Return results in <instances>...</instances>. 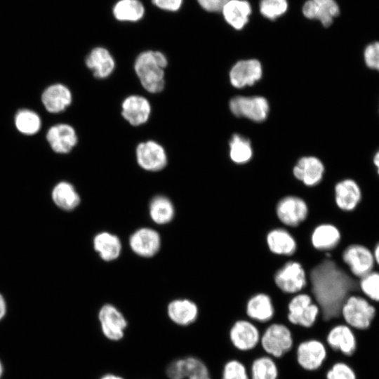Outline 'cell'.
<instances>
[{
    "mask_svg": "<svg viewBox=\"0 0 379 379\" xmlns=\"http://www.w3.org/2000/svg\"><path fill=\"white\" fill-rule=\"evenodd\" d=\"M308 285L304 293L310 294L320 310L323 322L344 323L340 311L355 281L330 258L322 259L307 272Z\"/></svg>",
    "mask_w": 379,
    "mask_h": 379,
    "instance_id": "cell-1",
    "label": "cell"
},
{
    "mask_svg": "<svg viewBox=\"0 0 379 379\" xmlns=\"http://www.w3.org/2000/svg\"><path fill=\"white\" fill-rule=\"evenodd\" d=\"M167 65L166 56L159 51H145L137 56L135 72L146 91L157 93L164 89V69Z\"/></svg>",
    "mask_w": 379,
    "mask_h": 379,
    "instance_id": "cell-2",
    "label": "cell"
},
{
    "mask_svg": "<svg viewBox=\"0 0 379 379\" xmlns=\"http://www.w3.org/2000/svg\"><path fill=\"white\" fill-rule=\"evenodd\" d=\"M376 314V307L359 295H349L342 305L340 316L345 324L356 330L370 327Z\"/></svg>",
    "mask_w": 379,
    "mask_h": 379,
    "instance_id": "cell-3",
    "label": "cell"
},
{
    "mask_svg": "<svg viewBox=\"0 0 379 379\" xmlns=\"http://www.w3.org/2000/svg\"><path fill=\"white\" fill-rule=\"evenodd\" d=\"M260 345L266 354L280 358L293 347L292 333L284 324H270L260 335Z\"/></svg>",
    "mask_w": 379,
    "mask_h": 379,
    "instance_id": "cell-4",
    "label": "cell"
},
{
    "mask_svg": "<svg viewBox=\"0 0 379 379\" xmlns=\"http://www.w3.org/2000/svg\"><path fill=\"white\" fill-rule=\"evenodd\" d=\"M274 281L283 293L293 295L302 293L308 285L305 269L299 262L292 260L286 261L275 272Z\"/></svg>",
    "mask_w": 379,
    "mask_h": 379,
    "instance_id": "cell-5",
    "label": "cell"
},
{
    "mask_svg": "<svg viewBox=\"0 0 379 379\" xmlns=\"http://www.w3.org/2000/svg\"><path fill=\"white\" fill-rule=\"evenodd\" d=\"M287 319L293 325L312 327L320 314V310L312 297L306 293L295 294L287 305Z\"/></svg>",
    "mask_w": 379,
    "mask_h": 379,
    "instance_id": "cell-6",
    "label": "cell"
},
{
    "mask_svg": "<svg viewBox=\"0 0 379 379\" xmlns=\"http://www.w3.org/2000/svg\"><path fill=\"white\" fill-rule=\"evenodd\" d=\"M275 213L285 227H296L307 219L309 208L306 201L301 197L286 195L277 203Z\"/></svg>",
    "mask_w": 379,
    "mask_h": 379,
    "instance_id": "cell-7",
    "label": "cell"
},
{
    "mask_svg": "<svg viewBox=\"0 0 379 379\" xmlns=\"http://www.w3.org/2000/svg\"><path fill=\"white\" fill-rule=\"evenodd\" d=\"M230 109L237 117L260 122L267 117L270 107L267 100L263 97L236 96L230 100Z\"/></svg>",
    "mask_w": 379,
    "mask_h": 379,
    "instance_id": "cell-8",
    "label": "cell"
},
{
    "mask_svg": "<svg viewBox=\"0 0 379 379\" xmlns=\"http://www.w3.org/2000/svg\"><path fill=\"white\" fill-rule=\"evenodd\" d=\"M229 337L235 349L247 352L259 345L260 333L253 321L248 319H238L232 326Z\"/></svg>",
    "mask_w": 379,
    "mask_h": 379,
    "instance_id": "cell-9",
    "label": "cell"
},
{
    "mask_svg": "<svg viewBox=\"0 0 379 379\" xmlns=\"http://www.w3.org/2000/svg\"><path fill=\"white\" fill-rule=\"evenodd\" d=\"M327 356L324 343L317 339H310L300 342L296 350V359L298 365L305 371H313L319 369Z\"/></svg>",
    "mask_w": 379,
    "mask_h": 379,
    "instance_id": "cell-10",
    "label": "cell"
},
{
    "mask_svg": "<svg viewBox=\"0 0 379 379\" xmlns=\"http://www.w3.org/2000/svg\"><path fill=\"white\" fill-rule=\"evenodd\" d=\"M138 165L145 171H159L167 164V155L162 145L147 140L138 144L135 150Z\"/></svg>",
    "mask_w": 379,
    "mask_h": 379,
    "instance_id": "cell-11",
    "label": "cell"
},
{
    "mask_svg": "<svg viewBox=\"0 0 379 379\" xmlns=\"http://www.w3.org/2000/svg\"><path fill=\"white\" fill-rule=\"evenodd\" d=\"M342 258L351 272L360 278L372 271L375 262L373 253L359 244L348 246L343 252Z\"/></svg>",
    "mask_w": 379,
    "mask_h": 379,
    "instance_id": "cell-12",
    "label": "cell"
},
{
    "mask_svg": "<svg viewBox=\"0 0 379 379\" xmlns=\"http://www.w3.org/2000/svg\"><path fill=\"white\" fill-rule=\"evenodd\" d=\"M324 345L333 351L352 356L357 348V339L353 329L345 323L333 326L328 332Z\"/></svg>",
    "mask_w": 379,
    "mask_h": 379,
    "instance_id": "cell-13",
    "label": "cell"
},
{
    "mask_svg": "<svg viewBox=\"0 0 379 379\" xmlns=\"http://www.w3.org/2000/svg\"><path fill=\"white\" fill-rule=\"evenodd\" d=\"M129 245L136 255L149 258L156 255L159 251L161 246V237L154 230L142 227L137 230L131 235Z\"/></svg>",
    "mask_w": 379,
    "mask_h": 379,
    "instance_id": "cell-14",
    "label": "cell"
},
{
    "mask_svg": "<svg viewBox=\"0 0 379 379\" xmlns=\"http://www.w3.org/2000/svg\"><path fill=\"white\" fill-rule=\"evenodd\" d=\"M302 12L306 18L317 20L327 27L339 15L340 8L335 0H307Z\"/></svg>",
    "mask_w": 379,
    "mask_h": 379,
    "instance_id": "cell-15",
    "label": "cell"
},
{
    "mask_svg": "<svg viewBox=\"0 0 379 379\" xmlns=\"http://www.w3.org/2000/svg\"><path fill=\"white\" fill-rule=\"evenodd\" d=\"M262 75V66L258 60H244L237 62L232 67L230 79L234 87L241 88L253 85L260 79Z\"/></svg>",
    "mask_w": 379,
    "mask_h": 379,
    "instance_id": "cell-16",
    "label": "cell"
},
{
    "mask_svg": "<svg viewBox=\"0 0 379 379\" xmlns=\"http://www.w3.org/2000/svg\"><path fill=\"white\" fill-rule=\"evenodd\" d=\"M102 333L109 339L119 340L124 336L127 321L124 315L112 305L106 304L99 311Z\"/></svg>",
    "mask_w": 379,
    "mask_h": 379,
    "instance_id": "cell-17",
    "label": "cell"
},
{
    "mask_svg": "<svg viewBox=\"0 0 379 379\" xmlns=\"http://www.w3.org/2000/svg\"><path fill=\"white\" fill-rule=\"evenodd\" d=\"M46 139L52 149L59 154L69 152L78 142L74 128L67 124L51 126L47 131Z\"/></svg>",
    "mask_w": 379,
    "mask_h": 379,
    "instance_id": "cell-18",
    "label": "cell"
},
{
    "mask_svg": "<svg viewBox=\"0 0 379 379\" xmlns=\"http://www.w3.org/2000/svg\"><path fill=\"white\" fill-rule=\"evenodd\" d=\"M151 109L149 102L138 95L128 96L121 104V115L130 124L135 126L147 121Z\"/></svg>",
    "mask_w": 379,
    "mask_h": 379,
    "instance_id": "cell-19",
    "label": "cell"
},
{
    "mask_svg": "<svg viewBox=\"0 0 379 379\" xmlns=\"http://www.w3.org/2000/svg\"><path fill=\"white\" fill-rule=\"evenodd\" d=\"M324 166L314 157H304L298 160L293 168L294 177L307 187H314L322 180Z\"/></svg>",
    "mask_w": 379,
    "mask_h": 379,
    "instance_id": "cell-20",
    "label": "cell"
},
{
    "mask_svg": "<svg viewBox=\"0 0 379 379\" xmlns=\"http://www.w3.org/2000/svg\"><path fill=\"white\" fill-rule=\"evenodd\" d=\"M166 374L171 379H185L210 374V372L201 359L190 356L170 364Z\"/></svg>",
    "mask_w": 379,
    "mask_h": 379,
    "instance_id": "cell-21",
    "label": "cell"
},
{
    "mask_svg": "<svg viewBox=\"0 0 379 379\" xmlns=\"http://www.w3.org/2000/svg\"><path fill=\"white\" fill-rule=\"evenodd\" d=\"M246 314L251 321L270 322L274 316V307L270 296L264 293L252 295L246 302Z\"/></svg>",
    "mask_w": 379,
    "mask_h": 379,
    "instance_id": "cell-22",
    "label": "cell"
},
{
    "mask_svg": "<svg viewBox=\"0 0 379 379\" xmlns=\"http://www.w3.org/2000/svg\"><path fill=\"white\" fill-rule=\"evenodd\" d=\"M86 65L98 79H106L115 68V61L110 52L105 47L93 48L86 58Z\"/></svg>",
    "mask_w": 379,
    "mask_h": 379,
    "instance_id": "cell-23",
    "label": "cell"
},
{
    "mask_svg": "<svg viewBox=\"0 0 379 379\" xmlns=\"http://www.w3.org/2000/svg\"><path fill=\"white\" fill-rule=\"evenodd\" d=\"M266 243L270 251L277 255L292 256L297 249L293 235L285 227H276L268 232Z\"/></svg>",
    "mask_w": 379,
    "mask_h": 379,
    "instance_id": "cell-24",
    "label": "cell"
},
{
    "mask_svg": "<svg viewBox=\"0 0 379 379\" xmlns=\"http://www.w3.org/2000/svg\"><path fill=\"white\" fill-rule=\"evenodd\" d=\"M341 234L338 228L331 223H321L312 232L310 241L313 248L321 252H330L340 243Z\"/></svg>",
    "mask_w": 379,
    "mask_h": 379,
    "instance_id": "cell-25",
    "label": "cell"
},
{
    "mask_svg": "<svg viewBox=\"0 0 379 379\" xmlns=\"http://www.w3.org/2000/svg\"><path fill=\"white\" fill-rule=\"evenodd\" d=\"M361 198V190L353 180H343L338 182L334 187V201L336 206L342 211L354 210Z\"/></svg>",
    "mask_w": 379,
    "mask_h": 379,
    "instance_id": "cell-26",
    "label": "cell"
},
{
    "mask_svg": "<svg viewBox=\"0 0 379 379\" xmlns=\"http://www.w3.org/2000/svg\"><path fill=\"white\" fill-rule=\"evenodd\" d=\"M41 101L48 112L59 113L71 104L72 95L66 86L55 84L44 90L41 95Z\"/></svg>",
    "mask_w": 379,
    "mask_h": 379,
    "instance_id": "cell-27",
    "label": "cell"
},
{
    "mask_svg": "<svg viewBox=\"0 0 379 379\" xmlns=\"http://www.w3.org/2000/svg\"><path fill=\"white\" fill-rule=\"evenodd\" d=\"M221 13L229 25L241 30L249 21L252 7L247 0H228Z\"/></svg>",
    "mask_w": 379,
    "mask_h": 379,
    "instance_id": "cell-28",
    "label": "cell"
},
{
    "mask_svg": "<svg viewBox=\"0 0 379 379\" xmlns=\"http://www.w3.org/2000/svg\"><path fill=\"white\" fill-rule=\"evenodd\" d=\"M199 308L196 302L189 299H178L168 305L170 319L180 326H189L198 319Z\"/></svg>",
    "mask_w": 379,
    "mask_h": 379,
    "instance_id": "cell-29",
    "label": "cell"
},
{
    "mask_svg": "<svg viewBox=\"0 0 379 379\" xmlns=\"http://www.w3.org/2000/svg\"><path fill=\"white\" fill-rule=\"evenodd\" d=\"M113 17L122 22H137L145 15V7L140 0H118L112 6Z\"/></svg>",
    "mask_w": 379,
    "mask_h": 379,
    "instance_id": "cell-30",
    "label": "cell"
},
{
    "mask_svg": "<svg viewBox=\"0 0 379 379\" xmlns=\"http://www.w3.org/2000/svg\"><path fill=\"white\" fill-rule=\"evenodd\" d=\"M93 245L100 257L107 262L116 260L121 251L119 238L107 232L97 234L93 238Z\"/></svg>",
    "mask_w": 379,
    "mask_h": 379,
    "instance_id": "cell-31",
    "label": "cell"
},
{
    "mask_svg": "<svg viewBox=\"0 0 379 379\" xmlns=\"http://www.w3.org/2000/svg\"><path fill=\"white\" fill-rule=\"evenodd\" d=\"M51 197L58 207L67 211L75 209L81 201L74 187L66 181L55 185L52 190Z\"/></svg>",
    "mask_w": 379,
    "mask_h": 379,
    "instance_id": "cell-32",
    "label": "cell"
},
{
    "mask_svg": "<svg viewBox=\"0 0 379 379\" xmlns=\"http://www.w3.org/2000/svg\"><path fill=\"white\" fill-rule=\"evenodd\" d=\"M151 219L157 224L165 225L170 222L174 217L175 209L171 201L164 196H156L149 206Z\"/></svg>",
    "mask_w": 379,
    "mask_h": 379,
    "instance_id": "cell-33",
    "label": "cell"
},
{
    "mask_svg": "<svg viewBox=\"0 0 379 379\" xmlns=\"http://www.w3.org/2000/svg\"><path fill=\"white\" fill-rule=\"evenodd\" d=\"M248 374L250 379H277L279 371L274 358L265 354L253 361Z\"/></svg>",
    "mask_w": 379,
    "mask_h": 379,
    "instance_id": "cell-34",
    "label": "cell"
},
{
    "mask_svg": "<svg viewBox=\"0 0 379 379\" xmlns=\"http://www.w3.org/2000/svg\"><path fill=\"white\" fill-rule=\"evenodd\" d=\"M230 157L237 164H243L251 160L253 150L250 141L239 135L234 134L230 141Z\"/></svg>",
    "mask_w": 379,
    "mask_h": 379,
    "instance_id": "cell-35",
    "label": "cell"
},
{
    "mask_svg": "<svg viewBox=\"0 0 379 379\" xmlns=\"http://www.w3.org/2000/svg\"><path fill=\"white\" fill-rule=\"evenodd\" d=\"M14 121L18 131L27 135L36 133L41 126V119L38 114L27 109L18 111Z\"/></svg>",
    "mask_w": 379,
    "mask_h": 379,
    "instance_id": "cell-36",
    "label": "cell"
},
{
    "mask_svg": "<svg viewBox=\"0 0 379 379\" xmlns=\"http://www.w3.org/2000/svg\"><path fill=\"white\" fill-rule=\"evenodd\" d=\"M288 8V0H260L259 2L260 13L270 20H275L282 16Z\"/></svg>",
    "mask_w": 379,
    "mask_h": 379,
    "instance_id": "cell-37",
    "label": "cell"
},
{
    "mask_svg": "<svg viewBox=\"0 0 379 379\" xmlns=\"http://www.w3.org/2000/svg\"><path fill=\"white\" fill-rule=\"evenodd\" d=\"M360 288L370 300L379 302V272L371 271L362 277Z\"/></svg>",
    "mask_w": 379,
    "mask_h": 379,
    "instance_id": "cell-38",
    "label": "cell"
},
{
    "mask_svg": "<svg viewBox=\"0 0 379 379\" xmlns=\"http://www.w3.org/2000/svg\"><path fill=\"white\" fill-rule=\"evenodd\" d=\"M221 379H250V377L243 363L231 359L224 364Z\"/></svg>",
    "mask_w": 379,
    "mask_h": 379,
    "instance_id": "cell-39",
    "label": "cell"
},
{
    "mask_svg": "<svg viewBox=\"0 0 379 379\" xmlns=\"http://www.w3.org/2000/svg\"><path fill=\"white\" fill-rule=\"evenodd\" d=\"M326 379H357V375L349 364L338 361L327 371Z\"/></svg>",
    "mask_w": 379,
    "mask_h": 379,
    "instance_id": "cell-40",
    "label": "cell"
},
{
    "mask_svg": "<svg viewBox=\"0 0 379 379\" xmlns=\"http://www.w3.org/2000/svg\"><path fill=\"white\" fill-rule=\"evenodd\" d=\"M364 60L366 65L379 71V42L368 44L364 50Z\"/></svg>",
    "mask_w": 379,
    "mask_h": 379,
    "instance_id": "cell-41",
    "label": "cell"
},
{
    "mask_svg": "<svg viewBox=\"0 0 379 379\" xmlns=\"http://www.w3.org/2000/svg\"><path fill=\"white\" fill-rule=\"evenodd\" d=\"M184 0H152V4L157 8L166 11L178 12L182 6Z\"/></svg>",
    "mask_w": 379,
    "mask_h": 379,
    "instance_id": "cell-42",
    "label": "cell"
},
{
    "mask_svg": "<svg viewBox=\"0 0 379 379\" xmlns=\"http://www.w3.org/2000/svg\"><path fill=\"white\" fill-rule=\"evenodd\" d=\"M204 11L210 13L221 12L228 0H197Z\"/></svg>",
    "mask_w": 379,
    "mask_h": 379,
    "instance_id": "cell-43",
    "label": "cell"
},
{
    "mask_svg": "<svg viewBox=\"0 0 379 379\" xmlns=\"http://www.w3.org/2000/svg\"><path fill=\"white\" fill-rule=\"evenodd\" d=\"M6 311V301L1 294H0V320L4 317Z\"/></svg>",
    "mask_w": 379,
    "mask_h": 379,
    "instance_id": "cell-44",
    "label": "cell"
},
{
    "mask_svg": "<svg viewBox=\"0 0 379 379\" xmlns=\"http://www.w3.org/2000/svg\"><path fill=\"white\" fill-rule=\"evenodd\" d=\"M373 257L375 261L379 265V243H378L374 248L373 251Z\"/></svg>",
    "mask_w": 379,
    "mask_h": 379,
    "instance_id": "cell-45",
    "label": "cell"
},
{
    "mask_svg": "<svg viewBox=\"0 0 379 379\" xmlns=\"http://www.w3.org/2000/svg\"><path fill=\"white\" fill-rule=\"evenodd\" d=\"M373 162L378 168L377 171L379 175V150L377 152V153L374 156Z\"/></svg>",
    "mask_w": 379,
    "mask_h": 379,
    "instance_id": "cell-46",
    "label": "cell"
},
{
    "mask_svg": "<svg viewBox=\"0 0 379 379\" xmlns=\"http://www.w3.org/2000/svg\"><path fill=\"white\" fill-rule=\"evenodd\" d=\"M185 379H212V378H211V374H207V375H199V376H196V377L185 378Z\"/></svg>",
    "mask_w": 379,
    "mask_h": 379,
    "instance_id": "cell-47",
    "label": "cell"
},
{
    "mask_svg": "<svg viewBox=\"0 0 379 379\" xmlns=\"http://www.w3.org/2000/svg\"><path fill=\"white\" fill-rule=\"evenodd\" d=\"M100 379H123V378H121V377L114 375L107 374V375H105V376H103Z\"/></svg>",
    "mask_w": 379,
    "mask_h": 379,
    "instance_id": "cell-48",
    "label": "cell"
},
{
    "mask_svg": "<svg viewBox=\"0 0 379 379\" xmlns=\"http://www.w3.org/2000/svg\"><path fill=\"white\" fill-rule=\"evenodd\" d=\"M1 373H2V366H1V364L0 362V377L1 375Z\"/></svg>",
    "mask_w": 379,
    "mask_h": 379,
    "instance_id": "cell-49",
    "label": "cell"
}]
</instances>
